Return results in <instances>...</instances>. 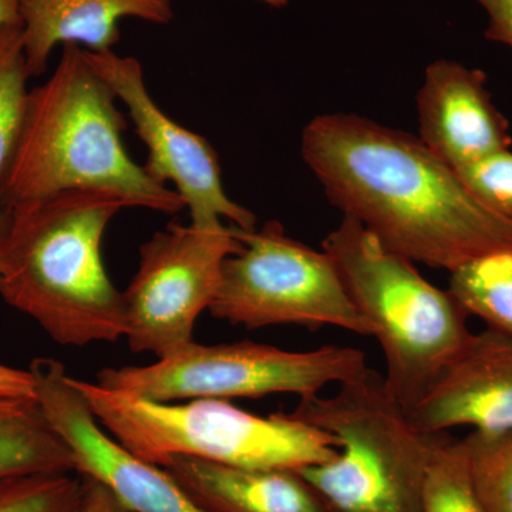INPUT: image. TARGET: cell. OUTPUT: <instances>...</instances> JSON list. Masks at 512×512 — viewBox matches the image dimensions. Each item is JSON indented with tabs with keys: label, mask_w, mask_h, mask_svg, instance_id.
I'll return each instance as SVG.
<instances>
[{
	"label": "cell",
	"mask_w": 512,
	"mask_h": 512,
	"mask_svg": "<svg viewBox=\"0 0 512 512\" xmlns=\"http://www.w3.org/2000/svg\"><path fill=\"white\" fill-rule=\"evenodd\" d=\"M302 156L343 215L414 264L451 274L512 252V221L484 207L419 137L356 114H323L303 130Z\"/></svg>",
	"instance_id": "6da1fadb"
},
{
	"label": "cell",
	"mask_w": 512,
	"mask_h": 512,
	"mask_svg": "<svg viewBox=\"0 0 512 512\" xmlns=\"http://www.w3.org/2000/svg\"><path fill=\"white\" fill-rule=\"evenodd\" d=\"M117 101L86 50L63 46L52 76L29 90L18 141L0 178L5 215L19 205L79 190L116 195L127 207L164 214L184 210L177 191L157 183L127 153L126 121Z\"/></svg>",
	"instance_id": "7a4b0ae2"
},
{
	"label": "cell",
	"mask_w": 512,
	"mask_h": 512,
	"mask_svg": "<svg viewBox=\"0 0 512 512\" xmlns=\"http://www.w3.org/2000/svg\"><path fill=\"white\" fill-rule=\"evenodd\" d=\"M126 202L99 191H66L6 214L0 296L62 346L126 338L124 293L101 254L104 232Z\"/></svg>",
	"instance_id": "3957f363"
},
{
	"label": "cell",
	"mask_w": 512,
	"mask_h": 512,
	"mask_svg": "<svg viewBox=\"0 0 512 512\" xmlns=\"http://www.w3.org/2000/svg\"><path fill=\"white\" fill-rule=\"evenodd\" d=\"M291 414L338 440L332 460L299 471L330 510L424 512L427 474L448 433L421 429L379 372L367 367Z\"/></svg>",
	"instance_id": "277c9868"
},
{
	"label": "cell",
	"mask_w": 512,
	"mask_h": 512,
	"mask_svg": "<svg viewBox=\"0 0 512 512\" xmlns=\"http://www.w3.org/2000/svg\"><path fill=\"white\" fill-rule=\"evenodd\" d=\"M322 249L379 340L387 389L410 412L473 336L470 313L349 215Z\"/></svg>",
	"instance_id": "5b68a950"
},
{
	"label": "cell",
	"mask_w": 512,
	"mask_h": 512,
	"mask_svg": "<svg viewBox=\"0 0 512 512\" xmlns=\"http://www.w3.org/2000/svg\"><path fill=\"white\" fill-rule=\"evenodd\" d=\"M72 382L107 434L156 466L183 456L231 467L301 471L338 454L332 434L291 413L261 417L217 399L158 403L74 377Z\"/></svg>",
	"instance_id": "8992f818"
},
{
	"label": "cell",
	"mask_w": 512,
	"mask_h": 512,
	"mask_svg": "<svg viewBox=\"0 0 512 512\" xmlns=\"http://www.w3.org/2000/svg\"><path fill=\"white\" fill-rule=\"evenodd\" d=\"M367 367L365 353L346 346L289 352L251 340L214 346L192 342L153 365L107 367L97 375V384L158 403L261 399L276 393L306 400Z\"/></svg>",
	"instance_id": "52a82bcc"
},
{
	"label": "cell",
	"mask_w": 512,
	"mask_h": 512,
	"mask_svg": "<svg viewBox=\"0 0 512 512\" xmlns=\"http://www.w3.org/2000/svg\"><path fill=\"white\" fill-rule=\"evenodd\" d=\"M232 229L241 248L222 265L220 286L208 309L215 319L249 330L336 326L372 336V326L357 311L323 249L289 237L278 221L252 231Z\"/></svg>",
	"instance_id": "ba28073f"
},
{
	"label": "cell",
	"mask_w": 512,
	"mask_h": 512,
	"mask_svg": "<svg viewBox=\"0 0 512 512\" xmlns=\"http://www.w3.org/2000/svg\"><path fill=\"white\" fill-rule=\"evenodd\" d=\"M239 248L234 229L225 224H170L148 239L123 292L130 349L163 359L191 345L198 316L217 295L222 265Z\"/></svg>",
	"instance_id": "9c48e42d"
},
{
	"label": "cell",
	"mask_w": 512,
	"mask_h": 512,
	"mask_svg": "<svg viewBox=\"0 0 512 512\" xmlns=\"http://www.w3.org/2000/svg\"><path fill=\"white\" fill-rule=\"evenodd\" d=\"M86 55L117 100L126 106L138 137L146 144L144 170L157 183L174 184L185 208L190 210L191 224L212 228L228 220L232 227L255 229L254 212L231 200L225 192L214 147L207 138L175 123L157 106L136 57L119 56L114 50H86Z\"/></svg>",
	"instance_id": "30bf717a"
},
{
	"label": "cell",
	"mask_w": 512,
	"mask_h": 512,
	"mask_svg": "<svg viewBox=\"0 0 512 512\" xmlns=\"http://www.w3.org/2000/svg\"><path fill=\"white\" fill-rule=\"evenodd\" d=\"M29 370L46 419L72 450L74 473L97 478L133 512H204L163 467L134 457L107 434L62 363L39 357Z\"/></svg>",
	"instance_id": "8fae6325"
},
{
	"label": "cell",
	"mask_w": 512,
	"mask_h": 512,
	"mask_svg": "<svg viewBox=\"0 0 512 512\" xmlns=\"http://www.w3.org/2000/svg\"><path fill=\"white\" fill-rule=\"evenodd\" d=\"M419 138L454 170L511 150L510 123L495 107L483 70L437 60L417 94Z\"/></svg>",
	"instance_id": "7c38bea8"
},
{
	"label": "cell",
	"mask_w": 512,
	"mask_h": 512,
	"mask_svg": "<svg viewBox=\"0 0 512 512\" xmlns=\"http://www.w3.org/2000/svg\"><path fill=\"white\" fill-rule=\"evenodd\" d=\"M410 414L431 433L511 430L512 335L490 326L473 333Z\"/></svg>",
	"instance_id": "4fadbf2b"
},
{
	"label": "cell",
	"mask_w": 512,
	"mask_h": 512,
	"mask_svg": "<svg viewBox=\"0 0 512 512\" xmlns=\"http://www.w3.org/2000/svg\"><path fill=\"white\" fill-rule=\"evenodd\" d=\"M127 18L167 25L174 18L173 0H23L20 28L30 76L45 73L57 46L113 50L119 23Z\"/></svg>",
	"instance_id": "5bb4252c"
},
{
	"label": "cell",
	"mask_w": 512,
	"mask_h": 512,
	"mask_svg": "<svg viewBox=\"0 0 512 512\" xmlns=\"http://www.w3.org/2000/svg\"><path fill=\"white\" fill-rule=\"evenodd\" d=\"M204 512H333L296 470L171 457L161 466Z\"/></svg>",
	"instance_id": "9a60e30c"
},
{
	"label": "cell",
	"mask_w": 512,
	"mask_h": 512,
	"mask_svg": "<svg viewBox=\"0 0 512 512\" xmlns=\"http://www.w3.org/2000/svg\"><path fill=\"white\" fill-rule=\"evenodd\" d=\"M74 473L72 450L36 399L0 397V477Z\"/></svg>",
	"instance_id": "2e32d148"
},
{
	"label": "cell",
	"mask_w": 512,
	"mask_h": 512,
	"mask_svg": "<svg viewBox=\"0 0 512 512\" xmlns=\"http://www.w3.org/2000/svg\"><path fill=\"white\" fill-rule=\"evenodd\" d=\"M451 293L490 328L512 335V252H497L450 274Z\"/></svg>",
	"instance_id": "e0dca14e"
},
{
	"label": "cell",
	"mask_w": 512,
	"mask_h": 512,
	"mask_svg": "<svg viewBox=\"0 0 512 512\" xmlns=\"http://www.w3.org/2000/svg\"><path fill=\"white\" fill-rule=\"evenodd\" d=\"M30 77L23 50L22 28L18 25L0 29V178L18 141L29 96ZM6 224L8 218L0 205V239L5 234Z\"/></svg>",
	"instance_id": "ac0fdd59"
},
{
	"label": "cell",
	"mask_w": 512,
	"mask_h": 512,
	"mask_svg": "<svg viewBox=\"0 0 512 512\" xmlns=\"http://www.w3.org/2000/svg\"><path fill=\"white\" fill-rule=\"evenodd\" d=\"M468 471L487 512H512V429L471 431L463 439Z\"/></svg>",
	"instance_id": "d6986e66"
},
{
	"label": "cell",
	"mask_w": 512,
	"mask_h": 512,
	"mask_svg": "<svg viewBox=\"0 0 512 512\" xmlns=\"http://www.w3.org/2000/svg\"><path fill=\"white\" fill-rule=\"evenodd\" d=\"M424 512H487L471 484L463 439L448 434L431 461L424 485Z\"/></svg>",
	"instance_id": "ffe728a7"
},
{
	"label": "cell",
	"mask_w": 512,
	"mask_h": 512,
	"mask_svg": "<svg viewBox=\"0 0 512 512\" xmlns=\"http://www.w3.org/2000/svg\"><path fill=\"white\" fill-rule=\"evenodd\" d=\"M79 474L29 473L0 477V512H80Z\"/></svg>",
	"instance_id": "44dd1931"
},
{
	"label": "cell",
	"mask_w": 512,
	"mask_h": 512,
	"mask_svg": "<svg viewBox=\"0 0 512 512\" xmlns=\"http://www.w3.org/2000/svg\"><path fill=\"white\" fill-rule=\"evenodd\" d=\"M471 194L484 207L505 220L512 221V153L511 150L491 154L457 170Z\"/></svg>",
	"instance_id": "7402d4cb"
},
{
	"label": "cell",
	"mask_w": 512,
	"mask_h": 512,
	"mask_svg": "<svg viewBox=\"0 0 512 512\" xmlns=\"http://www.w3.org/2000/svg\"><path fill=\"white\" fill-rule=\"evenodd\" d=\"M82 481V504L80 512H133L117 494L97 478L80 476Z\"/></svg>",
	"instance_id": "603a6c76"
},
{
	"label": "cell",
	"mask_w": 512,
	"mask_h": 512,
	"mask_svg": "<svg viewBox=\"0 0 512 512\" xmlns=\"http://www.w3.org/2000/svg\"><path fill=\"white\" fill-rule=\"evenodd\" d=\"M488 18L485 37L512 49V0H474Z\"/></svg>",
	"instance_id": "cb8c5ba5"
},
{
	"label": "cell",
	"mask_w": 512,
	"mask_h": 512,
	"mask_svg": "<svg viewBox=\"0 0 512 512\" xmlns=\"http://www.w3.org/2000/svg\"><path fill=\"white\" fill-rule=\"evenodd\" d=\"M0 397L36 399L35 379L32 373L0 363Z\"/></svg>",
	"instance_id": "d4e9b609"
},
{
	"label": "cell",
	"mask_w": 512,
	"mask_h": 512,
	"mask_svg": "<svg viewBox=\"0 0 512 512\" xmlns=\"http://www.w3.org/2000/svg\"><path fill=\"white\" fill-rule=\"evenodd\" d=\"M23 0H0V29L20 25Z\"/></svg>",
	"instance_id": "484cf974"
},
{
	"label": "cell",
	"mask_w": 512,
	"mask_h": 512,
	"mask_svg": "<svg viewBox=\"0 0 512 512\" xmlns=\"http://www.w3.org/2000/svg\"><path fill=\"white\" fill-rule=\"evenodd\" d=\"M259 2L265 3V5L271 6V8H284L288 5L289 0H259Z\"/></svg>",
	"instance_id": "4316f807"
}]
</instances>
